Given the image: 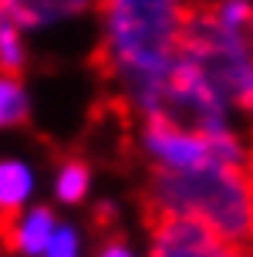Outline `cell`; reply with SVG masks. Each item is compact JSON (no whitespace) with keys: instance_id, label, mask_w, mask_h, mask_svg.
Here are the masks:
<instances>
[{"instance_id":"1","label":"cell","mask_w":253,"mask_h":257,"mask_svg":"<svg viewBox=\"0 0 253 257\" xmlns=\"http://www.w3.org/2000/svg\"><path fill=\"white\" fill-rule=\"evenodd\" d=\"M189 7L192 0H98L101 64L125 98L176 61Z\"/></svg>"},{"instance_id":"2","label":"cell","mask_w":253,"mask_h":257,"mask_svg":"<svg viewBox=\"0 0 253 257\" xmlns=\"http://www.w3.org/2000/svg\"><path fill=\"white\" fill-rule=\"evenodd\" d=\"M152 220L186 217L209 227L229 244H253V166H202L165 173L152 169L149 190Z\"/></svg>"},{"instance_id":"3","label":"cell","mask_w":253,"mask_h":257,"mask_svg":"<svg viewBox=\"0 0 253 257\" xmlns=\"http://www.w3.org/2000/svg\"><path fill=\"white\" fill-rule=\"evenodd\" d=\"M179 54L189 58L233 112L253 115V48L243 31L219 24L202 0H192L179 41Z\"/></svg>"},{"instance_id":"4","label":"cell","mask_w":253,"mask_h":257,"mask_svg":"<svg viewBox=\"0 0 253 257\" xmlns=\"http://www.w3.org/2000/svg\"><path fill=\"white\" fill-rule=\"evenodd\" d=\"M139 146L149 156L152 169L182 173L202 166H253V153L236 128L229 132H196L165 118H142Z\"/></svg>"},{"instance_id":"5","label":"cell","mask_w":253,"mask_h":257,"mask_svg":"<svg viewBox=\"0 0 253 257\" xmlns=\"http://www.w3.org/2000/svg\"><path fill=\"white\" fill-rule=\"evenodd\" d=\"M149 257H253V250L243 244H229L196 220L155 217Z\"/></svg>"},{"instance_id":"6","label":"cell","mask_w":253,"mask_h":257,"mask_svg":"<svg viewBox=\"0 0 253 257\" xmlns=\"http://www.w3.org/2000/svg\"><path fill=\"white\" fill-rule=\"evenodd\" d=\"M95 4L98 0H0V17L21 27L24 34H38L64 21H75Z\"/></svg>"},{"instance_id":"7","label":"cell","mask_w":253,"mask_h":257,"mask_svg":"<svg viewBox=\"0 0 253 257\" xmlns=\"http://www.w3.org/2000/svg\"><path fill=\"white\" fill-rule=\"evenodd\" d=\"M54 227H58V213L48 203H31L14 220L4 223V237H7V247L17 257H41Z\"/></svg>"},{"instance_id":"8","label":"cell","mask_w":253,"mask_h":257,"mask_svg":"<svg viewBox=\"0 0 253 257\" xmlns=\"http://www.w3.org/2000/svg\"><path fill=\"white\" fill-rule=\"evenodd\" d=\"M38 169L24 156H0V223L14 220L24 206L34 203Z\"/></svg>"},{"instance_id":"9","label":"cell","mask_w":253,"mask_h":257,"mask_svg":"<svg viewBox=\"0 0 253 257\" xmlns=\"http://www.w3.org/2000/svg\"><path fill=\"white\" fill-rule=\"evenodd\" d=\"M51 193H54V200L61 206L85 203V196L91 193V169L81 159H64L61 166H58V173H54Z\"/></svg>"},{"instance_id":"10","label":"cell","mask_w":253,"mask_h":257,"mask_svg":"<svg viewBox=\"0 0 253 257\" xmlns=\"http://www.w3.org/2000/svg\"><path fill=\"white\" fill-rule=\"evenodd\" d=\"M31 118V91L21 75H0V132L24 125Z\"/></svg>"},{"instance_id":"11","label":"cell","mask_w":253,"mask_h":257,"mask_svg":"<svg viewBox=\"0 0 253 257\" xmlns=\"http://www.w3.org/2000/svg\"><path fill=\"white\" fill-rule=\"evenodd\" d=\"M27 34L0 17V75H21L27 68Z\"/></svg>"},{"instance_id":"12","label":"cell","mask_w":253,"mask_h":257,"mask_svg":"<svg viewBox=\"0 0 253 257\" xmlns=\"http://www.w3.org/2000/svg\"><path fill=\"white\" fill-rule=\"evenodd\" d=\"M41 257H85V237H81V230H78L75 223L58 220V227H54V233H51V240H48Z\"/></svg>"},{"instance_id":"13","label":"cell","mask_w":253,"mask_h":257,"mask_svg":"<svg viewBox=\"0 0 253 257\" xmlns=\"http://www.w3.org/2000/svg\"><path fill=\"white\" fill-rule=\"evenodd\" d=\"M98 257H135V250H132L125 240H108V244L98 250Z\"/></svg>"},{"instance_id":"14","label":"cell","mask_w":253,"mask_h":257,"mask_svg":"<svg viewBox=\"0 0 253 257\" xmlns=\"http://www.w3.org/2000/svg\"><path fill=\"white\" fill-rule=\"evenodd\" d=\"M246 38H250V48H253V21H250V31H246Z\"/></svg>"}]
</instances>
